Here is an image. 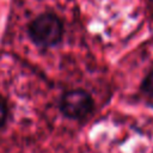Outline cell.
<instances>
[{
    "label": "cell",
    "instance_id": "cell-5",
    "mask_svg": "<svg viewBox=\"0 0 153 153\" xmlns=\"http://www.w3.org/2000/svg\"><path fill=\"white\" fill-rule=\"evenodd\" d=\"M151 1H153V0H151Z\"/></svg>",
    "mask_w": 153,
    "mask_h": 153
},
{
    "label": "cell",
    "instance_id": "cell-2",
    "mask_svg": "<svg viewBox=\"0 0 153 153\" xmlns=\"http://www.w3.org/2000/svg\"><path fill=\"white\" fill-rule=\"evenodd\" d=\"M94 109V100L92 96L82 90L74 88L65 92L60 99L61 112L72 120H82L88 116Z\"/></svg>",
    "mask_w": 153,
    "mask_h": 153
},
{
    "label": "cell",
    "instance_id": "cell-3",
    "mask_svg": "<svg viewBox=\"0 0 153 153\" xmlns=\"http://www.w3.org/2000/svg\"><path fill=\"white\" fill-rule=\"evenodd\" d=\"M140 91L146 97L153 99V69L141 81V84H140Z\"/></svg>",
    "mask_w": 153,
    "mask_h": 153
},
{
    "label": "cell",
    "instance_id": "cell-4",
    "mask_svg": "<svg viewBox=\"0 0 153 153\" xmlns=\"http://www.w3.org/2000/svg\"><path fill=\"white\" fill-rule=\"evenodd\" d=\"M7 115H8L7 105L2 99H0V128L5 124V122L7 120Z\"/></svg>",
    "mask_w": 153,
    "mask_h": 153
},
{
    "label": "cell",
    "instance_id": "cell-1",
    "mask_svg": "<svg viewBox=\"0 0 153 153\" xmlns=\"http://www.w3.org/2000/svg\"><path fill=\"white\" fill-rule=\"evenodd\" d=\"M29 38L37 47L57 45L63 36V23L53 12H44L33 18L27 26Z\"/></svg>",
    "mask_w": 153,
    "mask_h": 153
}]
</instances>
